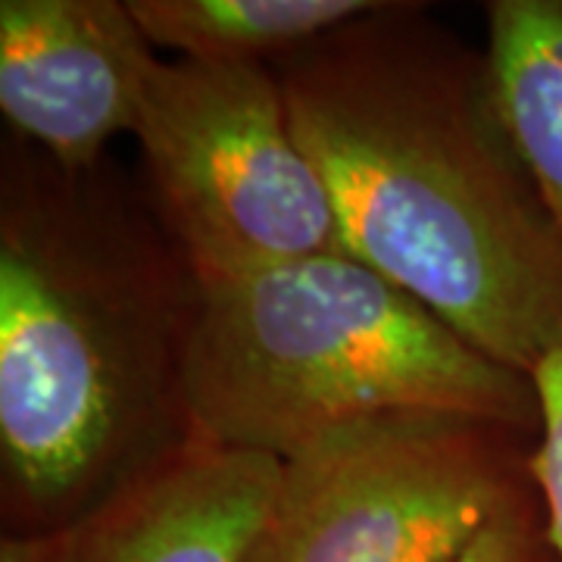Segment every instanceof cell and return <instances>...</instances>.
<instances>
[{
    "mask_svg": "<svg viewBox=\"0 0 562 562\" xmlns=\"http://www.w3.org/2000/svg\"><path fill=\"white\" fill-rule=\"evenodd\" d=\"M428 10L382 0L272 72L347 254L535 379L562 347V225L509 135L487 54Z\"/></svg>",
    "mask_w": 562,
    "mask_h": 562,
    "instance_id": "cell-1",
    "label": "cell"
},
{
    "mask_svg": "<svg viewBox=\"0 0 562 562\" xmlns=\"http://www.w3.org/2000/svg\"><path fill=\"white\" fill-rule=\"evenodd\" d=\"M201 281L147 191L0 144V519L57 531L194 441Z\"/></svg>",
    "mask_w": 562,
    "mask_h": 562,
    "instance_id": "cell-2",
    "label": "cell"
},
{
    "mask_svg": "<svg viewBox=\"0 0 562 562\" xmlns=\"http://www.w3.org/2000/svg\"><path fill=\"white\" fill-rule=\"evenodd\" d=\"M541 425L535 443V482L541 491L547 531L562 562V347L535 372Z\"/></svg>",
    "mask_w": 562,
    "mask_h": 562,
    "instance_id": "cell-10",
    "label": "cell"
},
{
    "mask_svg": "<svg viewBox=\"0 0 562 562\" xmlns=\"http://www.w3.org/2000/svg\"><path fill=\"white\" fill-rule=\"evenodd\" d=\"M188 409L198 441L281 462L335 428L401 409L541 425L531 375L350 254L201 284Z\"/></svg>",
    "mask_w": 562,
    "mask_h": 562,
    "instance_id": "cell-3",
    "label": "cell"
},
{
    "mask_svg": "<svg viewBox=\"0 0 562 562\" xmlns=\"http://www.w3.org/2000/svg\"><path fill=\"white\" fill-rule=\"evenodd\" d=\"M484 16L503 120L562 225V0H491Z\"/></svg>",
    "mask_w": 562,
    "mask_h": 562,
    "instance_id": "cell-8",
    "label": "cell"
},
{
    "mask_svg": "<svg viewBox=\"0 0 562 562\" xmlns=\"http://www.w3.org/2000/svg\"><path fill=\"white\" fill-rule=\"evenodd\" d=\"M538 431L447 409L350 422L281 462L250 562H460L538 501Z\"/></svg>",
    "mask_w": 562,
    "mask_h": 562,
    "instance_id": "cell-4",
    "label": "cell"
},
{
    "mask_svg": "<svg viewBox=\"0 0 562 562\" xmlns=\"http://www.w3.org/2000/svg\"><path fill=\"white\" fill-rule=\"evenodd\" d=\"M382 0H128L154 47L198 63L276 66Z\"/></svg>",
    "mask_w": 562,
    "mask_h": 562,
    "instance_id": "cell-9",
    "label": "cell"
},
{
    "mask_svg": "<svg viewBox=\"0 0 562 562\" xmlns=\"http://www.w3.org/2000/svg\"><path fill=\"white\" fill-rule=\"evenodd\" d=\"M160 60L128 0H0V110L69 169L135 132Z\"/></svg>",
    "mask_w": 562,
    "mask_h": 562,
    "instance_id": "cell-6",
    "label": "cell"
},
{
    "mask_svg": "<svg viewBox=\"0 0 562 562\" xmlns=\"http://www.w3.org/2000/svg\"><path fill=\"white\" fill-rule=\"evenodd\" d=\"M132 135L147 201L201 284L347 254L272 66L160 63Z\"/></svg>",
    "mask_w": 562,
    "mask_h": 562,
    "instance_id": "cell-5",
    "label": "cell"
},
{
    "mask_svg": "<svg viewBox=\"0 0 562 562\" xmlns=\"http://www.w3.org/2000/svg\"><path fill=\"white\" fill-rule=\"evenodd\" d=\"M281 479V460L184 443L69 525V562H250Z\"/></svg>",
    "mask_w": 562,
    "mask_h": 562,
    "instance_id": "cell-7",
    "label": "cell"
},
{
    "mask_svg": "<svg viewBox=\"0 0 562 562\" xmlns=\"http://www.w3.org/2000/svg\"><path fill=\"white\" fill-rule=\"evenodd\" d=\"M72 531H35V535H3L0 562H69Z\"/></svg>",
    "mask_w": 562,
    "mask_h": 562,
    "instance_id": "cell-12",
    "label": "cell"
},
{
    "mask_svg": "<svg viewBox=\"0 0 562 562\" xmlns=\"http://www.w3.org/2000/svg\"><path fill=\"white\" fill-rule=\"evenodd\" d=\"M460 562H560L547 531L541 497L494 525Z\"/></svg>",
    "mask_w": 562,
    "mask_h": 562,
    "instance_id": "cell-11",
    "label": "cell"
}]
</instances>
